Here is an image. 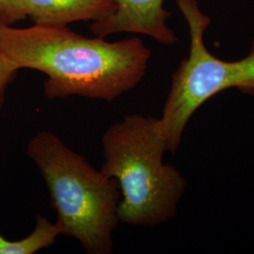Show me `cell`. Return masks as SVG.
I'll use <instances>...</instances> for the list:
<instances>
[{
    "label": "cell",
    "instance_id": "cell-1",
    "mask_svg": "<svg viewBox=\"0 0 254 254\" xmlns=\"http://www.w3.org/2000/svg\"><path fill=\"white\" fill-rule=\"evenodd\" d=\"M0 49L18 70L45 73L49 100L81 96L107 102L133 90L145 76L151 50L139 38L108 42L68 27H0Z\"/></svg>",
    "mask_w": 254,
    "mask_h": 254
},
{
    "label": "cell",
    "instance_id": "cell-2",
    "mask_svg": "<svg viewBox=\"0 0 254 254\" xmlns=\"http://www.w3.org/2000/svg\"><path fill=\"white\" fill-rule=\"evenodd\" d=\"M102 148L100 171L115 179L121 191L120 222L154 227L173 218L188 183L177 169L164 163L168 146L159 118L126 115L105 131Z\"/></svg>",
    "mask_w": 254,
    "mask_h": 254
},
{
    "label": "cell",
    "instance_id": "cell-3",
    "mask_svg": "<svg viewBox=\"0 0 254 254\" xmlns=\"http://www.w3.org/2000/svg\"><path fill=\"white\" fill-rule=\"evenodd\" d=\"M27 154L46 181L62 235L75 238L87 254H111L120 223L117 181L47 130L29 140Z\"/></svg>",
    "mask_w": 254,
    "mask_h": 254
},
{
    "label": "cell",
    "instance_id": "cell-4",
    "mask_svg": "<svg viewBox=\"0 0 254 254\" xmlns=\"http://www.w3.org/2000/svg\"><path fill=\"white\" fill-rule=\"evenodd\" d=\"M189 27L190 48L173 73L159 126L168 151L175 154L191 117L200 107L222 91L237 89L254 95V44L249 55L237 61L220 60L206 48L204 34L211 18L197 0H176Z\"/></svg>",
    "mask_w": 254,
    "mask_h": 254
},
{
    "label": "cell",
    "instance_id": "cell-5",
    "mask_svg": "<svg viewBox=\"0 0 254 254\" xmlns=\"http://www.w3.org/2000/svg\"><path fill=\"white\" fill-rule=\"evenodd\" d=\"M113 14L90 26L94 36L106 38L117 33H135L154 39L160 45L173 46L178 39L168 26L171 12L165 9V0H113Z\"/></svg>",
    "mask_w": 254,
    "mask_h": 254
},
{
    "label": "cell",
    "instance_id": "cell-6",
    "mask_svg": "<svg viewBox=\"0 0 254 254\" xmlns=\"http://www.w3.org/2000/svg\"><path fill=\"white\" fill-rule=\"evenodd\" d=\"M34 25L67 27L78 21H99L114 13L113 0H23Z\"/></svg>",
    "mask_w": 254,
    "mask_h": 254
},
{
    "label": "cell",
    "instance_id": "cell-7",
    "mask_svg": "<svg viewBox=\"0 0 254 254\" xmlns=\"http://www.w3.org/2000/svg\"><path fill=\"white\" fill-rule=\"evenodd\" d=\"M18 71L0 49V109L5 102L7 89L15 79Z\"/></svg>",
    "mask_w": 254,
    "mask_h": 254
},
{
    "label": "cell",
    "instance_id": "cell-8",
    "mask_svg": "<svg viewBox=\"0 0 254 254\" xmlns=\"http://www.w3.org/2000/svg\"><path fill=\"white\" fill-rule=\"evenodd\" d=\"M0 12L10 26L27 17L23 0H0Z\"/></svg>",
    "mask_w": 254,
    "mask_h": 254
},
{
    "label": "cell",
    "instance_id": "cell-9",
    "mask_svg": "<svg viewBox=\"0 0 254 254\" xmlns=\"http://www.w3.org/2000/svg\"><path fill=\"white\" fill-rule=\"evenodd\" d=\"M3 26H10L7 21V19L5 18V16L0 12V27Z\"/></svg>",
    "mask_w": 254,
    "mask_h": 254
}]
</instances>
